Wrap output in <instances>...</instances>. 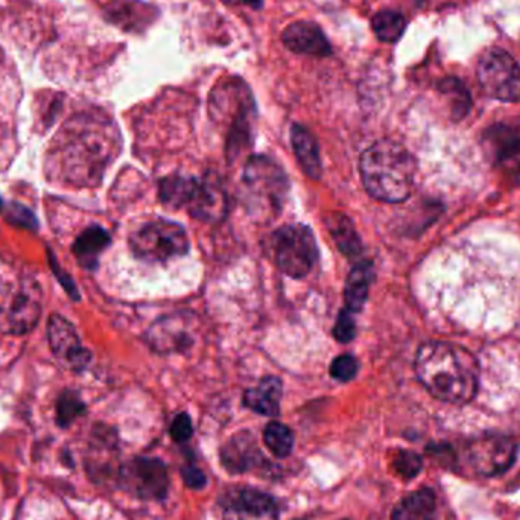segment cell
I'll list each match as a JSON object with an SVG mask.
<instances>
[{"instance_id": "1", "label": "cell", "mask_w": 520, "mask_h": 520, "mask_svg": "<svg viewBox=\"0 0 520 520\" xmlns=\"http://www.w3.org/2000/svg\"><path fill=\"white\" fill-rule=\"evenodd\" d=\"M121 151L118 127L104 113L89 111L70 118L55 137L49 156L58 180L95 186Z\"/></svg>"}, {"instance_id": "2", "label": "cell", "mask_w": 520, "mask_h": 520, "mask_svg": "<svg viewBox=\"0 0 520 520\" xmlns=\"http://www.w3.org/2000/svg\"><path fill=\"white\" fill-rule=\"evenodd\" d=\"M414 367L423 387L438 400L463 405L478 393V361L457 344L441 341L423 344Z\"/></svg>"}, {"instance_id": "3", "label": "cell", "mask_w": 520, "mask_h": 520, "mask_svg": "<svg viewBox=\"0 0 520 520\" xmlns=\"http://www.w3.org/2000/svg\"><path fill=\"white\" fill-rule=\"evenodd\" d=\"M365 191L385 203H402L413 194L417 163L405 146L379 140L368 146L359 162Z\"/></svg>"}, {"instance_id": "4", "label": "cell", "mask_w": 520, "mask_h": 520, "mask_svg": "<svg viewBox=\"0 0 520 520\" xmlns=\"http://www.w3.org/2000/svg\"><path fill=\"white\" fill-rule=\"evenodd\" d=\"M162 201L174 209H184L195 219L219 222L227 213V197L215 177L195 178L171 175L160 183Z\"/></svg>"}, {"instance_id": "5", "label": "cell", "mask_w": 520, "mask_h": 520, "mask_svg": "<svg viewBox=\"0 0 520 520\" xmlns=\"http://www.w3.org/2000/svg\"><path fill=\"white\" fill-rule=\"evenodd\" d=\"M274 259L282 273L292 279H303L318 260L314 233L303 224H291L274 233Z\"/></svg>"}, {"instance_id": "6", "label": "cell", "mask_w": 520, "mask_h": 520, "mask_svg": "<svg viewBox=\"0 0 520 520\" xmlns=\"http://www.w3.org/2000/svg\"><path fill=\"white\" fill-rule=\"evenodd\" d=\"M130 247L136 257L146 262H168L189 251L188 233L172 221L148 222L133 233Z\"/></svg>"}, {"instance_id": "7", "label": "cell", "mask_w": 520, "mask_h": 520, "mask_svg": "<svg viewBox=\"0 0 520 520\" xmlns=\"http://www.w3.org/2000/svg\"><path fill=\"white\" fill-rule=\"evenodd\" d=\"M479 86L490 98L502 102L520 99V67L508 52L492 48L484 52L476 66Z\"/></svg>"}, {"instance_id": "8", "label": "cell", "mask_w": 520, "mask_h": 520, "mask_svg": "<svg viewBox=\"0 0 520 520\" xmlns=\"http://www.w3.org/2000/svg\"><path fill=\"white\" fill-rule=\"evenodd\" d=\"M244 183L248 194L273 212L282 209L288 194V178L277 163L265 156H254L245 165Z\"/></svg>"}, {"instance_id": "9", "label": "cell", "mask_w": 520, "mask_h": 520, "mask_svg": "<svg viewBox=\"0 0 520 520\" xmlns=\"http://www.w3.org/2000/svg\"><path fill=\"white\" fill-rule=\"evenodd\" d=\"M119 482L136 498L160 501L169 489L168 467L160 458L136 457L121 467Z\"/></svg>"}, {"instance_id": "10", "label": "cell", "mask_w": 520, "mask_h": 520, "mask_svg": "<svg viewBox=\"0 0 520 520\" xmlns=\"http://www.w3.org/2000/svg\"><path fill=\"white\" fill-rule=\"evenodd\" d=\"M222 520H279L273 496L250 487H235L219 499Z\"/></svg>"}, {"instance_id": "11", "label": "cell", "mask_w": 520, "mask_h": 520, "mask_svg": "<svg viewBox=\"0 0 520 520\" xmlns=\"http://www.w3.org/2000/svg\"><path fill=\"white\" fill-rule=\"evenodd\" d=\"M517 457V444L502 435L482 437L467 449L470 466L482 476H495L513 466Z\"/></svg>"}, {"instance_id": "12", "label": "cell", "mask_w": 520, "mask_h": 520, "mask_svg": "<svg viewBox=\"0 0 520 520\" xmlns=\"http://www.w3.org/2000/svg\"><path fill=\"white\" fill-rule=\"evenodd\" d=\"M42 315V291L34 280L23 283L7 311L0 314V327L14 335L31 332Z\"/></svg>"}, {"instance_id": "13", "label": "cell", "mask_w": 520, "mask_h": 520, "mask_svg": "<svg viewBox=\"0 0 520 520\" xmlns=\"http://www.w3.org/2000/svg\"><path fill=\"white\" fill-rule=\"evenodd\" d=\"M48 341L52 353L64 367L81 371L92 361L89 350L81 346L77 330L61 315H52L48 321Z\"/></svg>"}, {"instance_id": "14", "label": "cell", "mask_w": 520, "mask_h": 520, "mask_svg": "<svg viewBox=\"0 0 520 520\" xmlns=\"http://www.w3.org/2000/svg\"><path fill=\"white\" fill-rule=\"evenodd\" d=\"M282 42L294 54L327 57L332 54V46L320 26L312 22L291 23L283 31Z\"/></svg>"}, {"instance_id": "15", "label": "cell", "mask_w": 520, "mask_h": 520, "mask_svg": "<svg viewBox=\"0 0 520 520\" xmlns=\"http://www.w3.org/2000/svg\"><path fill=\"white\" fill-rule=\"evenodd\" d=\"M222 466L232 473H245L259 469L264 463V455L260 452L251 432H239L233 435L221 451Z\"/></svg>"}, {"instance_id": "16", "label": "cell", "mask_w": 520, "mask_h": 520, "mask_svg": "<svg viewBox=\"0 0 520 520\" xmlns=\"http://www.w3.org/2000/svg\"><path fill=\"white\" fill-rule=\"evenodd\" d=\"M191 333L188 329V320H181L178 315L160 320L150 330V343L159 353L178 352L188 346Z\"/></svg>"}, {"instance_id": "17", "label": "cell", "mask_w": 520, "mask_h": 520, "mask_svg": "<svg viewBox=\"0 0 520 520\" xmlns=\"http://www.w3.org/2000/svg\"><path fill=\"white\" fill-rule=\"evenodd\" d=\"M283 387L280 379L264 378L259 385L245 391L244 403L254 413L267 417H277L280 414V400Z\"/></svg>"}, {"instance_id": "18", "label": "cell", "mask_w": 520, "mask_h": 520, "mask_svg": "<svg viewBox=\"0 0 520 520\" xmlns=\"http://www.w3.org/2000/svg\"><path fill=\"white\" fill-rule=\"evenodd\" d=\"M291 143L295 157L299 160L305 174L311 178H320L323 166H321L320 150L314 134L302 125H292Z\"/></svg>"}, {"instance_id": "19", "label": "cell", "mask_w": 520, "mask_h": 520, "mask_svg": "<svg viewBox=\"0 0 520 520\" xmlns=\"http://www.w3.org/2000/svg\"><path fill=\"white\" fill-rule=\"evenodd\" d=\"M110 245V235L102 227H89L73 244V254L81 267L93 271L98 267L102 251Z\"/></svg>"}, {"instance_id": "20", "label": "cell", "mask_w": 520, "mask_h": 520, "mask_svg": "<svg viewBox=\"0 0 520 520\" xmlns=\"http://www.w3.org/2000/svg\"><path fill=\"white\" fill-rule=\"evenodd\" d=\"M371 279H373V265L370 262H359L352 268L346 280V289H344L347 311H362L367 302Z\"/></svg>"}, {"instance_id": "21", "label": "cell", "mask_w": 520, "mask_h": 520, "mask_svg": "<svg viewBox=\"0 0 520 520\" xmlns=\"http://www.w3.org/2000/svg\"><path fill=\"white\" fill-rule=\"evenodd\" d=\"M393 520H435V495L431 489H420L400 501L394 508Z\"/></svg>"}, {"instance_id": "22", "label": "cell", "mask_w": 520, "mask_h": 520, "mask_svg": "<svg viewBox=\"0 0 520 520\" xmlns=\"http://www.w3.org/2000/svg\"><path fill=\"white\" fill-rule=\"evenodd\" d=\"M326 222L327 229L341 253L346 254L347 257H356L361 253V241H359L358 233L347 216L341 215V213H330Z\"/></svg>"}, {"instance_id": "23", "label": "cell", "mask_w": 520, "mask_h": 520, "mask_svg": "<svg viewBox=\"0 0 520 520\" xmlns=\"http://www.w3.org/2000/svg\"><path fill=\"white\" fill-rule=\"evenodd\" d=\"M371 26L381 42L396 43L405 32L406 20L397 11H379L371 20Z\"/></svg>"}, {"instance_id": "24", "label": "cell", "mask_w": 520, "mask_h": 520, "mask_svg": "<svg viewBox=\"0 0 520 520\" xmlns=\"http://www.w3.org/2000/svg\"><path fill=\"white\" fill-rule=\"evenodd\" d=\"M294 434L288 426L279 422H271L264 431V443L271 454L277 458H286L294 449Z\"/></svg>"}, {"instance_id": "25", "label": "cell", "mask_w": 520, "mask_h": 520, "mask_svg": "<svg viewBox=\"0 0 520 520\" xmlns=\"http://www.w3.org/2000/svg\"><path fill=\"white\" fill-rule=\"evenodd\" d=\"M86 413V405H84L81 397L73 391H64L57 402V423L60 428H69L78 417Z\"/></svg>"}, {"instance_id": "26", "label": "cell", "mask_w": 520, "mask_h": 520, "mask_svg": "<svg viewBox=\"0 0 520 520\" xmlns=\"http://www.w3.org/2000/svg\"><path fill=\"white\" fill-rule=\"evenodd\" d=\"M440 92L454 99V113L457 118H463L470 108V96L466 87L457 78H446L440 83Z\"/></svg>"}, {"instance_id": "27", "label": "cell", "mask_w": 520, "mask_h": 520, "mask_svg": "<svg viewBox=\"0 0 520 520\" xmlns=\"http://www.w3.org/2000/svg\"><path fill=\"white\" fill-rule=\"evenodd\" d=\"M394 472L402 479H413L423 467L422 457L413 451H399L393 460Z\"/></svg>"}, {"instance_id": "28", "label": "cell", "mask_w": 520, "mask_h": 520, "mask_svg": "<svg viewBox=\"0 0 520 520\" xmlns=\"http://www.w3.org/2000/svg\"><path fill=\"white\" fill-rule=\"evenodd\" d=\"M358 368V361L352 355H341L330 365V376L340 382H349L358 375Z\"/></svg>"}, {"instance_id": "29", "label": "cell", "mask_w": 520, "mask_h": 520, "mask_svg": "<svg viewBox=\"0 0 520 520\" xmlns=\"http://www.w3.org/2000/svg\"><path fill=\"white\" fill-rule=\"evenodd\" d=\"M355 335L356 324L355 320H353L352 312L344 309L338 315L337 324H335V329H333V337L340 343H350L355 338Z\"/></svg>"}, {"instance_id": "30", "label": "cell", "mask_w": 520, "mask_h": 520, "mask_svg": "<svg viewBox=\"0 0 520 520\" xmlns=\"http://www.w3.org/2000/svg\"><path fill=\"white\" fill-rule=\"evenodd\" d=\"M169 432H171L172 440H174L175 443H186V441L192 437V434H194V426H192V420L189 414H178L174 422H172Z\"/></svg>"}, {"instance_id": "31", "label": "cell", "mask_w": 520, "mask_h": 520, "mask_svg": "<svg viewBox=\"0 0 520 520\" xmlns=\"http://www.w3.org/2000/svg\"><path fill=\"white\" fill-rule=\"evenodd\" d=\"M8 221L13 222L16 226L25 227V229H37V219L32 215L31 210L20 204H11L7 215Z\"/></svg>"}, {"instance_id": "32", "label": "cell", "mask_w": 520, "mask_h": 520, "mask_svg": "<svg viewBox=\"0 0 520 520\" xmlns=\"http://www.w3.org/2000/svg\"><path fill=\"white\" fill-rule=\"evenodd\" d=\"M181 478H183L184 486L192 490L204 489L207 484L206 475L200 467L194 466V464H186L181 469Z\"/></svg>"}, {"instance_id": "33", "label": "cell", "mask_w": 520, "mask_h": 520, "mask_svg": "<svg viewBox=\"0 0 520 520\" xmlns=\"http://www.w3.org/2000/svg\"><path fill=\"white\" fill-rule=\"evenodd\" d=\"M245 4L250 5L254 10H260V8L264 7V0H244Z\"/></svg>"}, {"instance_id": "34", "label": "cell", "mask_w": 520, "mask_h": 520, "mask_svg": "<svg viewBox=\"0 0 520 520\" xmlns=\"http://www.w3.org/2000/svg\"><path fill=\"white\" fill-rule=\"evenodd\" d=\"M2 207H4V203H2V200H0V210H2Z\"/></svg>"}, {"instance_id": "35", "label": "cell", "mask_w": 520, "mask_h": 520, "mask_svg": "<svg viewBox=\"0 0 520 520\" xmlns=\"http://www.w3.org/2000/svg\"><path fill=\"white\" fill-rule=\"evenodd\" d=\"M416 2H425V0H416Z\"/></svg>"}, {"instance_id": "36", "label": "cell", "mask_w": 520, "mask_h": 520, "mask_svg": "<svg viewBox=\"0 0 520 520\" xmlns=\"http://www.w3.org/2000/svg\"><path fill=\"white\" fill-rule=\"evenodd\" d=\"M344 520H347V519H344Z\"/></svg>"}]
</instances>
